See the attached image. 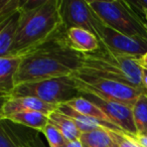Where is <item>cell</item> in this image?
Instances as JSON below:
<instances>
[{"label": "cell", "instance_id": "6da1fadb", "mask_svg": "<svg viewBox=\"0 0 147 147\" xmlns=\"http://www.w3.org/2000/svg\"><path fill=\"white\" fill-rule=\"evenodd\" d=\"M84 63V53L75 51L65 38V31L23 55L15 77L19 84L71 76Z\"/></svg>", "mask_w": 147, "mask_h": 147}, {"label": "cell", "instance_id": "7a4b0ae2", "mask_svg": "<svg viewBox=\"0 0 147 147\" xmlns=\"http://www.w3.org/2000/svg\"><path fill=\"white\" fill-rule=\"evenodd\" d=\"M61 5V0L22 1L18 29L8 55L23 57L65 31Z\"/></svg>", "mask_w": 147, "mask_h": 147}, {"label": "cell", "instance_id": "3957f363", "mask_svg": "<svg viewBox=\"0 0 147 147\" xmlns=\"http://www.w3.org/2000/svg\"><path fill=\"white\" fill-rule=\"evenodd\" d=\"M79 71L145 89L142 85V67L137 59L116 53L102 45L93 53H84V63Z\"/></svg>", "mask_w": 147, "mask_h": 147}, {"label": "cell", "instance_id": "277c9868", "mask_svg": "<svg viewBox=\"0 0 147 147\" xmlns=\"http://www.w3.org/2000/svg\"><path fill=\"white\" fill-rule=\"evenodd\" d=\"M89 4L102 22L114 30L128 36L147 39L144 21L129 6L127 1L90 0Z\"/></svg>", "mask_w": 147, "mask_h": 147}, {"label": "cell", "instance_id": "5b68a950", "mask_svg": "<svg viewBox=\"0 0 147 147\" xmlns=\"http://www.w3.org/2000/svg\"><path fill=\"white\" fill-rule=\"evenodd\" d=\"M79 96L80 92L73 76L19 84L10 95V97H33L55 106L65 104Z\"/></svg>", "mask_w": 147, "mask_h": 147}, {"label": "cell", "instance_id": "8992f818", "mask_svg": "<svg viewBox=\"0 0 147 147\" xmlns=\"http://www.w3.org/2000/svg\"><path fill=\"white\" fill-rule=\"evenodd\" d=\"M71 76L79 91L91 93L105 100L115 101L130 107L134 106L141 95L147 93L145 89L134 88L129 85L82 71H77Z\"/></svg>", "mask_w": 147, "mask_h": 147}, {"label": "cell", "instance_id": "52a82bcc", "mask_svg": "<svg viewBox=\"0 0 147 147\" xmlns=\"http://www.w3.org/2000/svg\"><path fill=\"white\" fill-rule=\"evenodd\" d=\"M61 13L65 31L78 27L92 32L99 39V28L102 20L90 6L89 1L61 0Z\"/></svg>", "mask_w": 147, "mask_h": 147}, {"label": "cell", "instance_id": "ba28073f", "mask_svg": "<svg viewBox=\"0 0 147 147\" xmlns=\"http://www.w3.org/2000/svg\"><path fill=\"white\" fill-rule=\"evenodd\" d=\"M99 40L106 49L135 59H141L147 53V39L128 36L103 22L99 28Z\"/></svg>", "mask_w": 147, "mask_h": 147}, {"label": "cell", "instance_id": "9c48e42d", "mask_svg": "<svg viewBox=\"0 0 147 147\" xmlns=\"http://www.w3.org/2000/svg\"><path fill=\"white\" fill-rule=\"evenodd\" d=\"M80 96L91 101L99 109H101L103 113L107 116V118L116 126L122 129L123 132L130 136H137L138 131L136 129L133 118V109L128 105L122 103L115 102V101L105 100L94 94H91L84 91H79Z\"/></svg>", "mask_w": 147, "mask_h": 147}, {"label": "cell", "instance_id": "30bf717a", "mask_svg": "<svg viewBox=\"0 0 147 147\" xmlns=\"http://www.w3.org/2000/svg\"><path fill=\"white\" fill-rule=\"evenodd\" d=\"M2 101L0 120H3L15 113L25 112V111H37L49 115L57 110V106L55 105L47 104L33 97H10Z\"/></svg>", "mask_w": 147, "mask_h": 147}, {"label": "cell", "instance_id": "8fae6325", "mask_svg": "<svg viewBox=\"0 0 147 147\" xmlns=\"http://www.w3.org/2000/svg\"><path fill=\"white\" fill-rule=\"evenodd\" d=\"M57 110L59 112L63 113V115L69 117L74 123L76 124L78 129L81 131V133H87L90 131L96 130V129L104 128L108 131H115V132H123L122 129H120L118 126L113 124L109 121H104L101 119L93 118L90 116H86L81 113L74 110L71 107H69L67 104H61L57 106ZM124 133V132H123Z\"/></svg>", "mask_w": 147, "mask_h": 147}, {"label": "cell", "instance_id": "7c38bea8", "mask_svg": "<svg viewBox=\"0 0 147 147\" xmlns=\"http://www.w3.org/2000/svg\"><path fill=\"white\" fill-rule=\"evenodd\" d=\"M22 57H0V93L2 100L9 98L15 88V77L20 67Z\"/></svg>", "mask_w": 147, "mask_h": 147}, {"label": "cell", "instance_id": "4fadbf2b", "mask_svg": "<svg viewBox=\"0 0 147 147\" xmlns=\"http://www.w3.org/2000/svg\"><path fill=\"white\" fill-rule=\"evenodd\" d=\"M65 38L75 51L81 53H89L101 47L98 37L92 32L83 28L74 27L65 31Z\"/></svg>", "mask_w": 147, "mask_h": 147}, {"label": "cell", "instance_id": "5bb4252c", "mask_svg": "<svg viewBox=\"0 0 147 147\" xmlns=\"http://www.w3.org/2000/svg\"><path fill=\"white\" fill-rule=\"evenodd\" d=\"M21 9L7 18L0 20V57H7L18 29Z\"/></svg>", "mask_w": 147, "mask_h": 147}, {"label": "cell", "instance_id": "9a60e30c", "mask_svg": "<svg viewBox=\"0 0 147 147\" xmlns=\"http://www.w3.org/2000/svg\"><path fill=\"white\" fill-rule=\"evenodd\" d=\"M3 120L10 121L14 124L27 127L37 132L42 133L43 129L49 124V115L37 111H25L12 114Z\"/></svg>", "mask_w": 147, "mask_h": 147}, {"label": "cell", "instance_id": "2e32d148", "mask_svg": "<svg viewBox=\"0 0 147 147\" xmlns=\"http://www.w3.org/2000/svg\"><path fill=\"white\" fill-rule=\"evenodd\" d=\"M49 123L53 125L67 139V141L79 140L81 138L82 133L74 123V121L57 110L53 111L49 115Z\"/></svg>", "mask_w": 147, "mask_h": 147}, {"label": "cell", "instance_id": "e0dca14e", "mask_svg": "<svg viewBox=\"0 0 147 147\" xmlns=\"http://www.w3.org/2000/svg\"><path fill=\"white\" fill-rule=\"evenodd\" d=\"M80 140L84 147H112L114 144L109 131L104 128L82 133Z\"/></svg>", "mask_w": 147, "mask_h": 147}, {"label": "cell", "instance_id": "ac0fdd59", "mask_svg": "<svg viewBox=\"0 0 147 147\" xmlns=\"http://www.w3.org/2000/svg\"><path fill=\"white\" fill-rule=\"evenodd\" d=\"M65 104L69 105L74 110H76L77 112L81 113V114H83V115L111 122V121L107 118L106 115L101 111V109H99L98 107L95 104H93L91 101L87 100L86 98H84V97H82V96L77 97V98L69 101V102L65 103Z\"/></svg>", "mask_w": 147, "mask_h": 147}, {"label": "cell", "instance_id": "d6986e66", "mask_svg": "<svg viewBox=\"0 0 147 147\" xmlns=\"http://www.w3.org/2000/svg\"><path fill=\"white\" fill-rule=\"evenodd\" d=\"M4 127L6 128V130L8 131V133L11 135L14 141L16 142V144L18 145V147H45L43 144L42 140L39 138L38 132L33 133H27L24 134L23 132H18L12 127V123L6 121L4 123Z\"/></svg>", "mask_w": 147, "mask_h": 147}, {"label": "cell", "instance_id": "ffe728a7", "mask_svg": "<svg viewBox=\"0 0 147 147\" xmlns=\"http://www.w3.org/2000/svg\"><path fill=\"white\" fill-rule=\"evenodd\" d=\"M132 109L134 123L138 134L147 132V93L139 97Z\"/></svg>", "mask_w": 147, "mask_h": 147}, {"label": "cell", "instance_id": "44dd1931", "mask_svg": "<svg viewBox=\"0 0 147 147\" xmlns=\"http://www.w3.org/2000/svg\"><path fill=\"white\" fill-rule=\"evenodd\" d=\"M42 133L49 142V147H65V143L67 142V139L63 136V134L53 125L49 123L43 129Z\"/></svg>", "mask_w": 147, "mask_h": 147}, {"label": "cell", "instance_id": "7402d4cb", "mask_svg": "<svg viewBox=\"0 0 147 147\" xmlns=\"http://www.w3.org/2000/svg\"><path fill=\"white\" fill-rule=\"evenodd\" d=\"M20 0H1L0 1V20L7 18L21 9Z\"/></svg>", "mask_w": 147, "mask_h": 147}, {"label": "cell", "instance_id": "603a6c76", "mask_svg": "<svg viewBox=\"0 0 147 147\" xmlns=\"http://www.w3.org/2000/svg\"><path fill=\"white\" fill-rule=\"evenodd\" d=\"M109 134L113 142L118 147H140L130 135H127L123 132H115V131H109Z\"/></svg>", "mask_w": 147, "mask_h": 147}, {"label": "cell", "instance_id": "cb8c5ba5", "mask_svg": "<svg viewBox=\"0 0 147 147\" xmlns=\"http://www.w3.org/2000/svg\"><path fill=\"white\" fill-rule=\"evenodd\" d=\"M127 2L129 6L144 21V18L147 16V0H134V1H127Z\"/></svg>", "mask_w": 147, "mask_h": 147}, {"label": "cell", "instance_id": "d4e9b609", "mask_svg": "<svg viewBox=\"0 0 147 147\" xmlns=\"http://www.w3.org/2000/svg\"><path fill=\"white\" fill-rule=\"evenodd\" d=\"M0 147H18L14 139L2 125H1V134H0Z\"/></svg>", "mask_w": 147, "mask_h": 147}, {"label": "cell", "instance_id": "484cf974", "mask_svg": "<svg viewBox=\"0 0 147 147\" xmlns=\"http://www.w3.org/2000/svg\"><path fill=\"white\" fill-rule=\"evenodd\" d=\"M132 138L138 143V145L140 147H147V136L138 134L137 136H132Z\"/></svg>", "mask_w": 147, "mask_h": 147}, {"label": "cell", "instance_id": "4316f807", "mask_svg": "<svg viewBox=\"0 0 147 147\" xmlns=\"http://www.w3.org/2000/svg\"><path fill=\"white\" fill-rule=\"evenodd\" d=\"M65 147H84L83 143L81 142V140H74V141H67L65 143Z\"/></svg>", "mask_w": 147, "mask_h": 147}, {"label": "cell", "instance_id": "83f0119b", "mask_svg": "<svg viewBox=\"0 0 147 147\" xmlns=\"http://www.w3.org/2000/svg\"><path fill=\"white\" fill-rule=\"evenodd\" d=\"M142 85L147 90V69L142 67Z\"/></svg>", "mask_w": 147, "mask_h": 147}, {"label": "cell", "instance_id": "f1b7e54d", "mask_svg": "<svg viewBox=\"0 0 147 147\" xmlns=\"http://www.w3.org/2000/svg\"><path fill=\"white\" fill-rule=\"evenodd\" d=\"M137 61H138V63L141 65V67H147V53L144 55V57H141V59H137Z\"/></svg>", "mask_w": 147, "mask_h": 147}, {"label": "cell", "instance_id": "f546056e", "mask_svg": "<svg viewBox=\"0 0 147 147\" xmlns=\"http://www.w3.org/2000/svg\"><path fill=\"white\" fill-rule=\"evenodd\" d=\"M144 23H145V26H146V28H147V16L144 18Z\"/></svg>", "mask_w": 147, "mask_h": 147}, {"label": "cell", "instance_id": "4dcf8cb0", "mask_svg": "<svg viewBox=\"0 0 147 147\" xmlns=\"http://www.w3.org/2000/svg\"><path fill=\"white\" fill-rule=\"evenodd\" d=\"M112 147H118V146H117V145L116 144H115V143H114V144H113V146Z\"/></svg>", "mask_w": 147, "mask_h": 147}, {"label": "cell", "instance_id": "1f68e13d", "mask_svg": "<svg viewBox=\"0 0 147 147\" xmlns=\"http://www.w3.org/2000/svg\"><path fill=\"white\" fill-rule=\"evenodd\" d=\"M142 135H145V136H147V132H145V133H143Z\"/></svg>", "mask_w": 147, "mask_h": 147}, {"label": "cell", "instance_id": "d6a6232c", "mask_svg": "<svg viewBox=\"0 0 147 147\" xmlns=\"http://www.w3.org/2000/svg\"><path fill=\"white\" fill-rule=\"evenodd\" d=\"M146 67V69H147V67Z\"/></svg>", "mask_w": 147, "mask_h": 147}]
</instances>
